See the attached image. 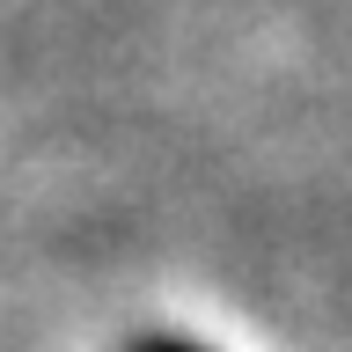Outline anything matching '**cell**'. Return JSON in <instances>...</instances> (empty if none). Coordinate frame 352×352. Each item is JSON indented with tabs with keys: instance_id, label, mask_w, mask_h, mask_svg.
<instances>
[{
	"instance_id": "obj_1",
	"label": "cell",
	"mask_w": 352,
	"mask_h": 352,
	"mask_svg": "<svg viewBox=\"0 0 352 352\" xmlns=\"http://www.w3.org/2000/svg\"><path fill=\"white\" fill-rule=\"evenodd\" d=\"M125 352H206L198 338H169V330H147V338H132Z\"/></svg>"
}]
</instances>
